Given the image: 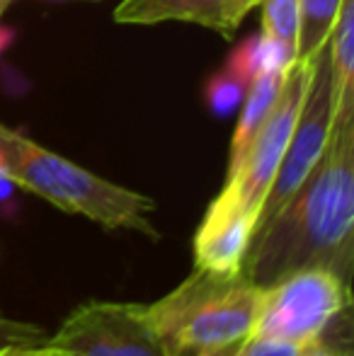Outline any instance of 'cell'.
<instances>
[{"label": "cell", "instance_id": "3957f363", "mask_svg": "<svg viewBox=\"0 0 354 356\" xmlns=\"http://www.w3.org/2000/svg\"><path fill=\"white\" fill-rule=\"evenodd\" d=\"M146 308L168 354L189 356L250 337L260 308V286L243 272L214 274L194 267L182 284Z\"/></svg>", "mask_w": 354, "mask_h": 356}, {"label": "cell", "instance_id": "e0dca14e", "mask_svg": "<svg viewBox=\"0 0 354 356\" xmlns=\"http://www.w3.org/2000/svg\"><path fill=\"white\" fill-rule=\"evenodd\" d=\"M350 313L340 315L335 323L330 325L325 334L311 342L306 347L303 356H352V334H350V325L342 327V332H337V325H340L342 318H347Z\"/></svg>", "mask_w": 354, "mask_h": 356}, {"label": "cell", "instance_id": "277c9868", "mask_svg": "<svg viewBox=\"0 0 354 356\" xmlns=\"http://www.w3.org/2000/svg\"><path fill=\"white\" fill-rule=\"evenodd\" d=\"M350 308L347 279L325 267H301L260 289L252 334L311 344Z\"/></svg>", "mask_w": 354, "mask_h": 356}, {"label": "cell", "instance_id": "9c48e42d", "mask_svg": "<svg viewBox=\"0 0 354 356\" xmlns=\"http://www.w3.org/2000/svg\"><path fill=\"white\" fill-rule=\"evenodd\" d=\"M228 0H122L114 8L119 24L192 22L233 39L226 22Z\"/></svg>", "mask_w": 354, "mask_h": 356}, {"label": "cell", "instance_id": "8992f818", "mask_svg": "<svg viewBox=\"0 0 354 356\" xmlns=\"http://www.w3.org/2000/svg\"><path fill=\"white\" fill-rule=\"evenodd\" d=\"M47 342L68 356H170L146 305L117 300L78 305Z\"/></svg>", "mask_w": 354, "mask_h": 356}, {"label": "cell", "instance_id": "8fae6325", "mask_svg": "<svg viewBox=\"0 0 354 356\" xmlns=\"http://www.w3.org/2000/svg\"><path fill=\"white\" fill-rule=\"evenodd\" d=\"M284 75L287 71H267L260 73L246 90V97H243L241 104V117H238L236 131H233L231 138V150H228V175L236 172L238 163L246 155L248 145L255 138V134L260 131V127L265 124V119L272 112L274 102L279 99V92L284 88Z\"/></svg>", "mask_w": 354, "mask_h": 356}, {"label": "cell", "instance_id": "9a60e30c", "mask_svg": "<svg viewBox=\"0 0 354 356\" xmlns=\"http://www.w3.org/2000/svg\"><path fill=\"white\" fill-rule=\"evenodd\" d=\"M246 90H248V85L243 83V80H238L236 75L228 71H221L218 75H214L207 88L209 107L216 114H231L233 109H238L243 104Z\"/></svg>", "mask_w": 354, "mask_h": 356}, {"label": "cell", "instance_id": "d6986e66", "mask_svg": "<svg viewBox=\"0 0 354 356\" xmlns=\"http://www.w3.org/2000/svg\"><path fill=\"white\" fill-rule=\"evenodd\" d=\"M262 0H228V10H226V22L231 34H236V29L241 27V22L248 17L250 10H255Z\"/></svg>", "mask_w": 354, "mask_h": 356}, {"label": "cell", "instance_id": "30bf717a", "mask_svg": "<svg viewBox=\"0 0 354 356\" xmlns=\"http://www.w3.org/2000/svg\"><path fill=\"white\" fill-rule=\"evenodd\" d=\"M332 124L354 117V0H342L328 42Z\"/></svg>", "mask_w": 354, "mask_h": 356}, {"label": "cell", "instance_id": "52a82bcc", "mask_svg": "<svg viewBox=\"0 0 354 356\" xmlns=\"http://www.w3.org/2000/svg\"><path fill=\"white\" fill-rule=\"evenodd\" d=\"M330 129H332V92H330V58H328V44H325L316 54L301 114H298V122L293 127L291 138H289L287 153H284V160L277 170V177H274L272 187H269L265 197V204L260 209L257 228L282 211L284 204L306 182V177L311 175V170L316 168L323 150H325L328 138H330Z\"/></svg>", "mask_w": 354, "mask_h": 356}, {"label": "cell", "instance_id": "4fadbf2b", "mask_svg": "<svg viewBox=\"0 0 354 356\" xmlns=\"http://www.w3.org/2000/svg\"><path fill=\"white\" fill-rule=\"evenodd\" d=\"M342 0H298V27L293 61H306L330 39Z\"/></svg>", "mask_w": 354, "mask_h": 356}, {"label": "cell", "instance_id": "7c38bea8", "mask_svg": "<svg viewBox=\"0 0 354 356\" xmlns=\"http://www.w3.org/2000/svg\"><path fill=\"white\" fill-rule=\"evenodd\" d=\"M291 63H293V49L277 42V39H269L260 32L257 37H250L248 42H243L231 54L226 71L233 73L246 85H250L260 73L287 71Z\"/></svg>", "mask_w": 354, "mask_h": 356}, {"label": "cell", "instance_id": "6da1fadb", "mask_svg": "<svg viewBox=\"0 0 354 356\" xmlns=\"http://www.w3.org/2000/svg\"><path fill=\"white\" fill-rule=\"evenodd\" d=\"M354 117L332 124L318 165L284 209L252 235L241 272L255 286L301 267H325L352 282Z\"/></svg>", "mask_w": 354, "mask_h": 356}, {"label": "cell", "instance_id": "2e32d148", "mask_svg": "<svg viewBox=\"0 0 354 356\" xmlns=\"http://www.w3.org/2000/svg\"><path fill=\"white\" fill-rule=\"evenodd\" d=\"M47 339L49 334L39 325L0 315V352L15 347H37V344H44Z\"/></svg>", "mask_w": 354, "mask_h": 356}, {"label": "cell", "instance_id": "7a4b0ae2", "mask_svg": "<svg viewBox=\"0 0 354 356\" xmlns=\"http://www.w3.org/2000/svg\"><path fill=\"white\" fill-rule=\"evenodd\" d=\"M0 177L37 194L63 213L83 216L107 230L161 238L151 220L156 211L151 197L99 177L5 124H0Z\"/></svg>", "mask_w": 354, "mask_h": 356}, {"label": "cell", "instance_id": "ac0fdd59", "mask_svg": "<svg viewBox=\"0 0 354 356\" xmlns=\"http://www.w3.org/2000/svg\"><path fill=\"white\" fill-rule=\"evenodd\" d=\"M308 344L289 342V339L250 334L243 344V356H303Z\"/></svg>", "mask_w": 354, "mask_h": 356}, {"label": "cell", "instance_id": "ba28073f", "mask_svg": "<svg viewBox=\"0 0 354 356\" xmlns=\"http://www.w3.org/2000/svg\"><path fill=\"white\" fill-rule=\"evenodd\" d=\"M255 228V213L218 192L194 233V267L214 274H238L250 250Z\"/></svg>", "mask_w": 354, "mask_h": 356}, {"label": "cell", "instance_id": "7402d4cb", "mask_svg": "<svg viewBox=\"0 0 354 356\" xmlns=\"http://www.w3.org/2000/svg\"><path fill=\"white\" fill-rule=\"evenodd\" d=\"M13 3V0H0V15L5 13V10H8V5Z\"/></svg>", "mask_w": 354, "mask_h": 356}, {"label": "cell", "instance_id": "5b68a950", "mask_svg": "<svg viewBox=\"0 0 354 356\" xmlns=\"http://www.w3.org/2000/svg\"><path fill=\"white\" fill-rule=\"evenodd\" d=\"M316 54L306 61H293L284 75V88L279 92V99L274 102L272 112L255 134V138L248 145L246 155L238 163L236 172L223 179L221 194L241 204L250 213L260 218V209L265 204V197L272 187L277 170L287 153L289 138L293 134V127L298 122V114L306 97L308 80L313 73Z\"/></svg>", "mask_w": 354, "mask_h": 356}, {"label": "cell", "instance_id": "ffe728a7", "mask_svg": "<svg viewBox=\"0 0 354 356\" xmlns=\"http://www.w3.org/2000/svg\"><path fill=\"white\" fill-rule=\"evenodd\" d=\"M0 356H68L66 352H61L54 344L44 342L37 344V347H15V349H3Z\"/></svg>", "mask_w": 354, "mask_h": 356}, {"label": "cell", "instance_id": "5bb4252c", "mask_svg": "<svg viewBox=\"0 0 354 356\" xmlns=\"http://www.w3.org/2000/svg\"><path fill=\"white\" fill-rule=\"evenodd\" d=\"M262 34L293 49L298 27V0H262Z\"/></svg>", "mask_w": 354, "mask_h": 356}, {"label": "cell", "instance_id": "44dd1931", "mask_svg": "<svg viewBox=\"0 0 354 356\" xmlns=\"http://www.w3.org/2000/svg\"><path fill=\"white\" fill-rule=\"evenodd\" d=\"M243 344H246V339L231 342V344H221V347L202 349V352H194L189 356H243Z\"/></svg>", "mask_w": 354, "mask_h": 356}]
</instances>
